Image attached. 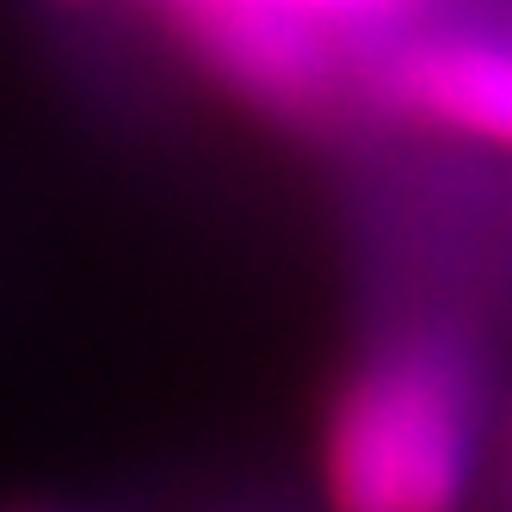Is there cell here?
Returning <instances> with one entry per match:
<instances>
[{
	"label": "cell",
	"instance_id": "obj_1",
	"mask_svg": "<svg viewBox=\"0 0 512 512\" xmlns=\"http://www.w3.org/2000/svg\"><path fill=\"white\" fill-rule=\"evenodd\" d=\"M506 377L488 303L389 290L321 395L315 506L482 512Z\"/></svg>",
	"mask_w": 512,
	"mask_h": 512
},
{
	"label": "cell",
	"instance_id": "obj_2",
	"mask_svg": "<svg viewBox=\"0 0 512 512\" xmlns=\"http://www.w3.org/2000/svg\"><path fill=\"white\" fill-rule=\"evenodd\" d=\"M438 7L451 0H112L56 62L118 81L149 56L247 124L327 142L377 130V50Z\"/></svg>",
	"mask_w": 512,
	"mask_h": 512
},
{
	"label": "cell",
	"instance_id": "obj_6",
	"mask_svg": "<svg viewBox=\"0 0 512 512\" xmlns=\"http://www.w3.org/2000/svg\"><path fill=\"white\" fill-rule=\"evenodd\" d=\"M210 512H278L272 500H216Z\"/></svg>",
	"mask_w": 512,
	"mask_h": 512
},
{
	"label": "cell",
	"instance_id": "obj_5",
	"mask_svg": "<svg viewBox=\"0 0 512 512\" xmlns=\"http://www.w3.org/2000/svg\"><path fill=\"white\" fill-rule=\"evenodd\" d=\"M0 512H81V506H62V500H19V506H0Z\"/></svg>",
	"mask_w": 512,
	"mask_h": 512
},
{
	"label": "cell",
	"instance_id": "obj_4",
	"mask_svg": "<svg viewBox=\"0 0 512 512\" xmlns=\"http://www.w3.org/2000/svg\"><path fill=\"white\" fill-rule=\"evenodd\" d=\"M482 512H512V377H506V395H500V426H494V463H488Z\"/></svg>",
	"mask_w": 512,
	"mask_h": 512
},
{
	"label": "cell",
	"instance_id": "obj_3",
	"mask_svg": "<svg viewBox=\"0 0 512 512\" xmlns=\"http://www.w3.org/2000/svg\"><path fill=\"white\" fill-rule=\"evenodd\" d=\"M371 124L512 161V25L438 7L395 31L371 68Z\"/></svg>",
	"mask_w": 512,
	"mask_h": 512
}]
</instances>
